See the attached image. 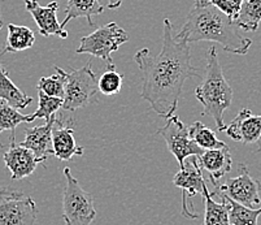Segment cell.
<instances>
[{"mask_svg":"<svg viewBox=\"0 0 261 225\" xmlns=\"http://www.w3.org/2000/svg\"><path fill=\"white\" fill-rule=\"evenodd\" d=\"M142 72L141 96L159 116L170 117L177 111L187 78L200 77L192 67L190 44L175 39L169 18L163 23V48L152 56L148 48L139 49L134 56Z\"/></svg>","mask_w":261,"mask_h":225,"instance_id":"1","label":"cell"},{"mask_svg":"<svg viewBox=\"0 0 261 225\" xmlns=\"http://www.w3.org/2000/svg\"><path fill=\"white\" fill-rule=\"evenodd\" d=\"M175 39L186 43L210 41L220 43L225 51L246 55L252 41L239 33L236 21L230 20L216 7L205 3H194Z\"/></svg>","mask_w":261,"mask_h":225,"instance_id":"2","label":"cell"},{"mask_svg":"<svg viewBox=\"0 0 261 225\" xmlns=\"http://www.w3.org/2000/svg\"><path fill=\"white\" fill-rule=\"evenodd\" d=\"M195 96L203 106V116H210L217 125V132H224L226 125L224 113L231 106L232 89L225 80L222 67L215 47L207 52V67L200 86L196 87Z\"/></svg>","mask_w":261,"mask_h":225,"instance_id":"3","label":"cell"},{"mask_svg":"<svg viewBox=\"0 0 261 225\" xmlns=\"http://www.w3.org/2000/svg\"><path fill=\"white\" fill-rule=\"evenodd\" d=\"M66 185L63 194V220L66 225H92L96 217L94 198L80 185L69 167L64 168Z\"/></svg>","mask_w":261,"mask_h":225,"instance_id":"4","label":"cell"},{"mask_svg":"<svg viewBox=\"0 0 261 225\" xmlns=\"http://www.w3.org/2000/svg\"><path fill=\"white\" fill-rule=\"evenodd\" d=\"M65 94H64L63 110L74 112L87 107L94 102L98 92V78L92 70L91 61L70 72H65Z\"/></svg>","mask_w":261,"mask_h":225,"instance_id":"5","label":"cell"},{"mask_svg":"<svg viewBox=\"0 0 261 225\" xmlns=\"http://www.w3.org/2000/svg\"><path fill=\"white\" fill-rule=\"evenodd\" d=\"M129 41V34L118 23L109 22L100 26L90 35L82 37L77 54H89L101 59L107 64H113L112 54Z\"/></svg>","mask_w":261,"mask_h":225,"instance_id":"6","label":"cell"},{"mask_svg":"<svg viewBox=\"0 0 261 225\" xmlns=\"http://www.w3.org/2000/svg\"><path fill=\"white\" fill-rule=\"evenodd\" d=\"M156 136H161L170 153L177 159L179 168H184L185 163L191 156H199L204 153L189 136V129L178 116L173 115L167 118V124L159 128Z\"/></svg>","mask_w":261,"mask_h":225,"instance_id":"7","label":"cell"},{"mask_svg":"<svg viewBox=\"0 0 261 225\" xmlns=\"http://www.w3.org/2000/svg\"><path fill=\"white\" fill-rule=\"evenodd\" d=\"M215 191L222 193L234 202L248 208H256L261 205V182L253 179L244 164L239 165V174L227 179L224 184L218 182Z\"/></svg>","mask_w":261,"mask_h":225,"instance_id":"8","label":"cell"},{"mask_svg":"<svg viewBox=\"0 0 261 225\" xmlns=\"http://www.w3.org/2000/svg\"><path fill=\"white\" fill-rule=\"evenodd\" d=\"M172 182L182 190V215L189 220L199 219V215L191 208V199L198 194L203 195L207 185L196 156H191V160L185 163L184 168H179Z\"/></svg>","mask_w":261,"mask_h":225,"instance_id":"9","label":"cell"},{"mask_svg":"<svg viewBox=\"0 0 261 225\" xmlns=\"http://www.w3.org/2000/svg\"><path fill=\"white\" fill-rule=\"evenodd\" d=\"M38 208L32 196L22 191L0 196V225H34Z\"/></svg>","mask_w":261,"mask_h":225,"instance_id":"10","label":"cell"},{"mask_svg":"<svg viewBox=\"0 0 261 225\" xmlns=\"http://www.w3.org/2000/svg\"><path fill=\"white\" fill-rule=\"evenodd\" d=\"M26 11L34 18L35 23L38 26V32L42 37H56L61 39H66L69 33L64 28H61V23L58 21V2H51L48 6L42 7L38 0H25Z\"/></svg>","mask_w":261,"mask_h":225,"instance_id":"11","label":"cell"},{"mask_svg":"<svg viewBox=\"0 0 261 225\" xmlns=\"http://www.w3.org/2000/svg\"><path fill=\"white\" fill-rule=\"evenodd\" d=\"M3 160L11 172L12 180H22L32 176L39 164L32 150L23 147L21 143H16L15 136H11L9 147L4 153Z\"/></svg>","mask_w":261,"mask_h":225,"instance_id":"12","label":"cell"},{"mask_svg":"<svg viewBox=\"0 0 261 225\" xmlns=\"http://www.w3.org/2000/svg\"><path fill=\"white\" fill-rule=\"evenodd\" d=\"M224 132L234 141L244 144L256 143L261 138V115L256 116L251 110L243 108L225 128Z\"/></svg>","mask_w":261,"mask_h":225,"instance_id":"13","label":"cell"},{"mask_svg":"<svg viewBox=\"0 0 261 225\" xmlns=\"http://www.w3.org/2000/svg\"><path fill=\"white\" fill-rule=\"evenodd\" d=\"M55 118H56V115L52 116L44 125L25 129V139H23V142H21V144L34 153L39 164H44L48 156L54 155L52 127H54Z\"/></svg>","mask_w":261,"mask_h":225,"instance_id":"14","label":"cell"},{"mask_svg":"<svg viewBox=\"0 0 261 225\" xmlns=\"http://www.w3.org/2000/svg\"><path fill=\"white\" fill-rule=\"evenodd\" d=\"M52 148L54 156L61 162H68L73 156H82L85 151V148L78 146L75 142L74 130L66 127L65 122L61 121L58 116L52 127Z\"/></svg>","mask_w":261,"mask_h":225,"instance_id":"15","label":"cell"},{"mask_svg":"<svg viewBox=\"0 0 261 225\" xmlns=\"http://www.w3.org/2000/svg\"><path fill=\"white\" fill-rule=\"evenodd\" d=\"M201 170L208 173V179L213 186L220 182V180L231 170L232 158L229 146L217 150H207L201 155L196 156Z\"/></svg>","mask_w":261,"mask_h":225,"instance_id":"16","label":"cell"},{"mask_svg":"<svg viewBox=\"0 0 261 225\" xmlns=\"http://www.w3.org/2000/svg\"><path fill=\"white\" fill-rule=\"evenodd\" d=\"M103 11L104 8L100 6L99 0H68L65 18L61 22V28L65 29V26L69 23V21L80 17L87 18V22L90 23V26H94L92 17L103 13Z\"/></svg>","mask_w":261,"mask_h":225,"instance_id":"17","label":"cell"},{"mask_svg":"<svg viewBox=\"0 0 261 225\" xmlns=\"http://www.w3.org/2000/svg\"><path fill=\"white\" fill-rule=\"evenodd\" d=\"M0 99L15 107L16 110H25L33 103V98L21 91L9 78L8 72L3 68L0 61Z\"/></svg>","mask_w":261,"mask_h":225,"instance_id":"18","label":"cell"},{"mask_svg":"<svg viewBox=\"0 0 261 225\" xmlns=\"http://www.w3.org/2000/svg\"><path fill=\"white\" fill-rule=\"evenodd\" d=\"M213 195L220 196V199L225 202L229 212L230 225H257V220L261 215V207L258 208H248L239 203L234 202L230 198H227L225 194L215 191Z\"/></svg>","mask_w":261,"mask_h":225,"instance_id":"19","label":"cell"},{"mask_svg":"<svg viewBox=\"0 0 261 225\" xmlns=\"http://www.w3.org/2000/svg\"><path fill=\"white\" fill-rule=\"evenodd\" d=\"M35 42V34L28 26L15 25L9 23L8 25V38H7L6 47H4L3 54L8 52H20L30 48Z\"/></svg>","mask_w":261,"mask_h":225,"instance_id":"20","label":"cell"},{"mask_svg":"<svg viewBox=\"0 0 261 225\" xmlns=\"http://www.w3.org/2000/svg\"><path fill=\"white\" fill-rule=\"evenodd\" d=\"M203 202L205 206V215L201 225H230L226 205L222 199L221 202H216L215 196L208 188L204 189Z\"/></svg>","mask_w":261,"mask_h":225,"instance_id":"21","label":"cell"},{"mask_svg":"<svg viewBox=\"0 0 261 225\" xmlns=\"http://www.w3.org/2000/svg\"><path fill=\"white\" fill-rule=\"evenodd\" d=\"M187 129H189L190 138L195 142L201 150H217V148H222L227 146L225 142L220 141L215 132L211 128L205 127L203 122L195 121L194 124L187 127Z\"/></svg>","mask_w":261,"mask_h":225,"instance_id":"22","label":"cell"},{"mask_svg":"<svg viewBox=\"0 0 261 225\" xmlns=\"http://www.w3.org/2000/svg\"><path fill=\"white\" fill-rule=\"evenodd\" d=\"M261 22V0H244L236 23L239 29L256 32Z\"/></svg>","mask_w":261,"mask_h":225,"instance_id":"23","label":"cell"},{"mask_svg":"<svg viewBox=\"0 0 261 225\" xmlns=\"http://www.w3.org/2000/svg\"><path fill=\"white\" fill-rule=\"evenodd\" d=\"M35 121V116L33 115H22L15 107L9 106L7 102L0 99V133L4 130H9L11 136H15L16 128L22 122Z\"/></svg>","mask_w":261,"mask_h":225,"instance_id":"24","label":"cell"},{"mask_svg":"<svg viewBox=\"0 0 261 225\" xmlns=\"http://www.w3.org/2000/svg\"><path fill=\"white\" fill-rule=\"evenodd\" d=\"M56 73L49 77H42L38 81L37 89L38 91L44 92L48 96H55V98H64L65 94V74L64 69L59 67H55Z\"/></svg>","mask_w":261,"mask_h":225,"instance_id":"25","label":"cell"},{"mask_svg":"<svg viewBox=\"0 0 261 225\" xmlns=\"http://www.w3.org/2000/svg\"><path fill=\"white\" fill-rule=\"evenodd\" d=\"M123 74L116 70L115 64H107V70L98 80V91L103 95H117L122 89Z\"/></svg>","mask_w":261,"mask_h":225,"instance_id":"26","label":"cell"},{"mask_svg":"<svg viewBox=\"0 0 261 225\" xmlns=\"http://www.w3.org/2000/svg\"><path fill=\"white\" fill-rule=\"evenodd\" d=\"M38 110L34 112L35 120L37 118H44L46 121H48L52 116H55L59 111L63 108L64 101L61 98H55V96L46 95L44 92L38 91Z\"/></svg>","mask_w":261,"mask_h":225,"instance_id":"27","label":"cell"},{"mask_svg":"<svg viewBox=\"0 0 261 225\" xmlns=\"http://www.w3.org/2000/svg\"><path fill=\"white\" fill-rule=\"evenodd\" d=\"M243 2L244 0H194V3H205L216 7L232 21H236L238 17Z\"/></svg>","mask_w":261,"mask_h":225,"instance_id":"28","label":"cell"},{"mask_svg":"<svg viewBox=\"0 0 261 225\" xmlns=\"http://www.w3.org/2000/svg\"><path fill=\"white\" fill-rule=\"evenodd\" d=\"M125 0H99V3L103 8H109V9H116L123 3Z\"/></svg>","mask_w":261,"mask_h":225,"instance_id":"29","label":"cell"},{"mask_svg":"<svg viewBox=\"0 0 261 225\" xmlns=\"http://www.w3.org/2000/svg\"><path fill=\"white\" fill-rule=\"evenodd\" d=\"M16 190H12L9 188H0V196H6V195H11V194L15 193Z\"/></svg>","mask_w":261,"mask_h":225,"instance_id":"30","label":"cell"},{"mask_svg":"<svg viewBox=\"0 0 261 225\" xmlns=\"http://www.w3.org/2000/svg\"><path fill=\"white\" fill-rule=\"evenodd\" d=\"M3 28V21H2V9H0V29Z\"/></svg>","mask_w":261,"mask_h":225,"instance_id":"31","label":"cell"},{"mask_svg":"<svg viewBox=\"0 0 261 225\" xmlns=\"http://www.w3.org/2000/svg\"><path fill=\"white\" fill-rule=\"evenodd\" d=\"M258 141H261V138L258 139ZM257 153H261V147H258V148H257Z\"/></svg>","mask_w":261,"mask_h":225,"instance_id":"32","label":"cell"}]
</instances>
